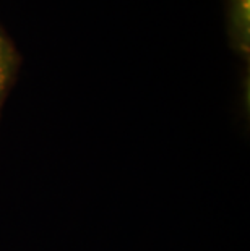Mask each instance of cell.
I'll return each instance as SVG.
<instances>
[{"instance_id":"6da1fadb","label":"cell","mask_w":250,"mask_h":251,"mask_svg":"<svg viewBox=\"0 0 250 251\" xmlns=\"http://www.w3.org/2000/svg\"><path fill=\"white\" fill-rule=\"evenodd\" d=\"M5 78H7V65H5V55L2 44H0V89L5 84Z\"/></svg>"}]
</instances>
